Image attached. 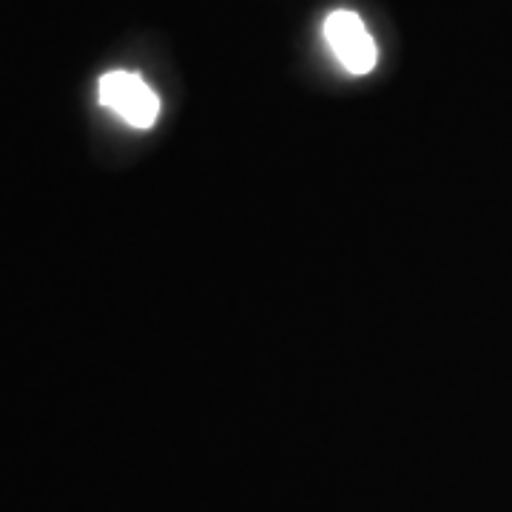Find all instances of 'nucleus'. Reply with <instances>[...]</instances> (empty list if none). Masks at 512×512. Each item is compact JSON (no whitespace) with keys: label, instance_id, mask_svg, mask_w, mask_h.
I'll return each instance as SVG.
<instances>
[{"label":"nucleus","instance_id":"1","mask_svg":"<svg viewBox=\"0 0 512 512\" xmlns=\"http://www.w3.org/2000/svg\"><path fill=\"white\" fill-rule=\"evenodd\" d=\"M97 97L111 114H117L123 123L140 131L154 126L160 117V97L134 72L103 74L97 83Z\"/></svg>","mask_w":512,"mask_h":512},{"label":"nucleus","instance_id":"2","mask_svg":"<svg viewBox=\"0 0 512 512\" xmlns=\"http://www.w3.org/2000/svg\"><path fill=\"white\" fill-rule=\"evenodd\" d=\"M325 40L345 72L370 74L376 69V43L356 12H330L325 20Z\"/></svg>","mask_w":512,"mask_h":512}]
</instances>
